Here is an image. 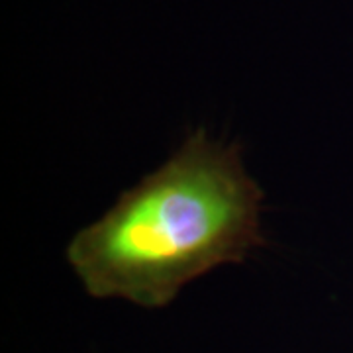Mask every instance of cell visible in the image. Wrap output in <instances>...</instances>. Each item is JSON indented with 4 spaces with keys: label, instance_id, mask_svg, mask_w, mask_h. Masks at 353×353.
<instances>
[{
    "label": "cell",
    "instance_id": "obj_1",
    "mask_svg": "<svg viewBox=\"0 0 353 353\" xmlns=\"http://www.w3.org/2000/svg\"><path fill=\"white\" fill-rule=\"evenodd\" d=\"M261 202L263 190L248 175L240 145L196 130L83 228L67 259L90 296L163 308L189 283L263 248Z\"/></svg>",
    "mask_w": 353,
    "mask_h": 353
}]
</instances>
